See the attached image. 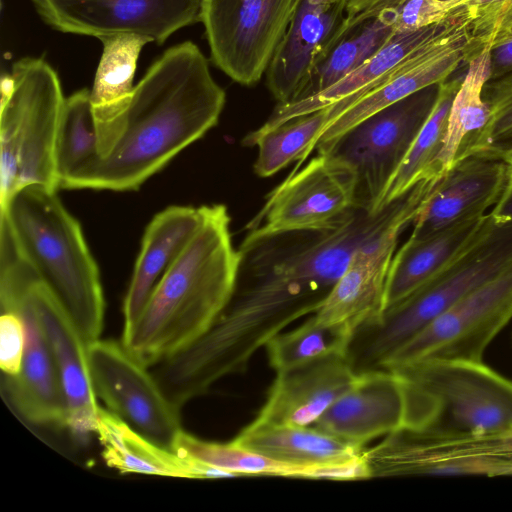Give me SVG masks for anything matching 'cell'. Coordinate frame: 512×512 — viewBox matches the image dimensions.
Here are the masks:
<instances>
[{"instance_id":"obj_1","label":"cell","mask_w":512,"mask_h":512,"mask_svg":"<svg viewBox=\"0 0 512 512\" xmlns=\"http://www.w3.org/2000/svg\"><path fill=\"white\" fill-rule=\"evenodd\" d=\"M225 100L199 47L172 46L134 86L99 138L98 159L68 189H138L217 124Z\"/></svg>"},{"instance_id":"obj_2","label":"cell","mask_w":512,"mask_h":512,"mask_svg":"<svg viewBox=\"0 0 512 512\" xmlns=\"http://www.w3.org/2000/svg\"><path fill=\"white\" fill-rule=\"evenodd\" d=\"M237 266L227 208L204 205L197 231L123 329L124 347L149 368L191 345L228 303Z\"/></svg>"},{"instance_id":"obj_3","label":"cell","mask_w":512,"mask_h":512,"mask_svg":"<svg viewBox=\"0 0 512 512\" xmlns=\"http://www.w3.org/2000/svg\"><path fill=\"white\" fill-rule=\"evenodd\" d=\"M0 224L85 344L99 339L105 303L98 266L56 191L37 185L18 190L0 205Z\"/></svg>"},{"instance_id":"obj_4","label":"cell","mask_w":512,"mask_h":512,"mask_svg":"<svg viewBox=\"0 0 512 512\" xmlns=\"http://www.w3.org/2000/svg\"><path fill=\"white\" fill-rule=\"evenodd\" d=\"M492 216L488 226L436 276L353 334L347 357L356 373L380 369L438 316L512 262V220Z\"/></svg>"},{"instance_id":"obj_5","label":"cell","mask_w":512,"mask_h":512,"mask_svg":"<svg viewBox=\"0 0 512 512\" xmlns=\"http://www.w3.org/2000/svg\"><path fill=\"white\" fill-rule=\"evenodd\" d=\"M65 99L57 72L42 58H20L3 75L0 205L27 186L59 188L56 145Z\"/></svg>"},{"instance_id":"obj_6","label":"cell","mask_w":512,"mask_h":512,"mask_svg":"<svg viewBox=\"0 0 512 512\" xmlns=\"http://www.w3.org/2000/svg\"><path fill=\"white\" fill-rule=\"evenodd\" d=\"M393 370L406 384V429L512 435V380L482 361L430 359Z\"/></svg>"},{"instance_id":"obj_7","label":"cell","mask_w":512,"mask_h":512,"mask_svg":"<svg viewBox=\"0 0 512 512\" xmlns=\"http://www.w3.org/2000/svg\"><path fill=\"white\" fill-rule=\"evenodd\" d=\"M438 85L424 88L375 112L318 148L319 153L336 156L355 170L356 207L375 213L387 184L434 106Z\"/></svg>"},{"instance_id":"obj_8","label":"cell","mask_w":512,"mask_h":512,"mask_svg":"<svg viewBox=\"0 0 512 512\" xmlns=\"http://www.w3.org/2000/svg\"><path fill=\"white\" fill-rule=\"evenodd\" d=\"M363 454L373 477L512 476V435L402 429Z\"/></svg>"},{"instance_id":"obj_9","label":"cell","mask_w":512,"mask_h":512,"mask_svg":"<svg viewBox=\"0 0 512 512\" xmlns=\"http://www.w3.org/2000/svg\"><path fill=\"white\" fill-rule=\"evenodd\" d=\"M299 0H203L201 22L213 64L251 86L266 71Z\"/></svg>"},{"instance_id":"obj_10","label":"cell","mask_w":512,"mask_h":512,"mask_svg":"<svg viewBox=\"0 0 512 512\" xmlns=\"http://www.w3.org/2000/svg\"><path fill=\"white\" fill-rule=\"evenodd\" d=\"M512 319V262L467 294L395 351L380 369L422 360L482 361Z\"/></svg>"},{"instance_id":"obj_11","label":"cell","mask_w":512,"mask_h":512,"mask_svg":"<svg viewBox=\"0 0 512 512\" xmlns=\"http://www.w3.org/2000/svg\"><path fill=\"white\" fill-rule=\"evenodd\" d=\"M87 358L95 394L108 410L147 439L172 450L182 431L180 409L148 367L114 340L90 343Z\"/></svg>"},{"instance_id":"obj_12","label":"cell","mask_w":512,"mask_h":512,"mask_svg":"<svg viewBox=\"0 0 512 512\" xmlns=\"http://www.w3.org/2000/svg\"><path fill=\"white\" fill-rule=\"evenodd\" d=\"M471 21L466 8L457 7L436 34L417 46L329 123L319 137L316 148L331 143L375 112L449 79L459 64H466Z\"/></svg>"},{"instance_id":"obj_13","label":"cell","mask_w":512,"mask_h":512,"mask_svg":"<svg viewBox=\"0 0 512 512\" xmlns=\"http://www.w3.org/2000/svg\"><path fill=\"white\" fill-rule=\"evenodd\" d=\"M357 177L344 160L319 153L293 171L247 224L248 234L321 228L355 206Z\"/></svg>"},{"instance_id":"obj_14","label":"cell","mask_w":512,"mask_h":512,"mask_svg":"<svg viewBox=\"0 0 512 512\" xmlns=\"http://www.w3.org/2000/svg\"><path fill=\"white\" fill-rule=\"evenodd\" d=\"M54 30L98 39L137 34L164 43L183 27L201 22L203 0H31Z\"/></svg>"},{"instance_id":"obj_15","label":"cell","mask_w":512,"mask_h":512,"mask_svg":"<svg viewBox=\"0 0 512 512\" xmlns=\"http://www.w3.org/2000/svg\"><path fill=\"white\" fill-rule=\"evenodd\" d=\"M404 378L389 369L357 373L350 387L314 427L358 447L407 427Z\"/></svg>"},{"instance_id":"obj_16","label":"cell","mask_w":512,"mask_h":512,"mask_svg":"<svg viewBox=\"0 0 512 512\" xmlns=\"http://www.w3.org/2000/svg\"><path fill=\"white\" fill-rule=\"evenodd\" d=\"M31 284L1 309L2 313L18 314L26 331L21 371L13 377L5 376L4 386L10 403L25 420L63 428L65 396L52 350L28 295Z\"/></svg>"},{"instance_id":"obj_17","label":"cell","mask_w":512,"mask_h":512,"mask_svg":"<svg viewBox=\"0 0 512 512\" xmlns=\"http://www.w3.org/2000/svg\"><path fill=\"white\" fill-rule=\"evenodd\" d=\"M28 295L52 350L66 401V428L96 432L99 407L90 375L87 345L48 288L35 280Z\"/></svg>"},{"instance_id":"obj_18","label":"cell","mask_w":512,"mask_h":512,"mask_svg":"<svg viewBox=\"0 0 512 512\" xmlns=\"http://www.w3.org/2000/svg\"><path fill=\"white\" fill-rule=\"evenodd\" d=\"M508 186V166L498 157L473 154L443 176L413 220L411 236L424 237L486 214Z\"/></svg>"},{"instance_id":"obj_19","label":"cell","mask_w":512,"mask_h":512,"mask_svg":"<svg viewBox=\"0 0 512 512\" xmlns=\"http://www.w3.org/2000/svg\"><path fill=\"white\" fill-rule=\"evenodd\" d=\"M408 226L396 225L359 248L313 315L322 322L344 326L353 334L379 319L385 310L388 272L398 238Z\"/></svg>"},{"instance_id":"obj_20","label":"cell","mask_w":512,"mask_h":512,"mask_svg":"<svg viewBox=\"0 0 512 512\" xmlns=\"http://www.w3.org/2000/svg\"><path fill=\"white\" fill-rule=\"evenodd\" d=\"M356 375L347 355L330 356L277 372L256 420L300 427L314 425L350 387Z\"/></svg>"},{"instance_id":"obj_21","label":"cell","mask_w":512,"mask_h":512,"mask_svg":"<svg viewBox=\"0 0 512 512\" xmlns=\"http://www.w3.org/2000/svg\"><path fill=\"white\" fill-rule=\"evenodd\" d=\"M347 3L348 0H299L266 71L267 87L278 103L292 99L316 57L342 26Z\"/></svg>"},{"instance_id":"obj_22","label":"cell","mask_w":512,"mask_h":512,"mask_svg":"<svg viewBox=\"0 0 512 512\" xmlns=\"http://www.w3.org/2000/svg\"><path fill=\"white\" fill-rule=\"evenodd\" d=\"M202 217L203 206H170L149 222L123 302L124 328L137 319L161 277L197 231Z\"/></svg>"},{"instance_id":"obj_23","label":"cell","mask_w":512,"mask_h":512,"mask_svg":"<svg viewBox=\"0 0 512 512\" xmlns=\"http://www.w3.org/2000/svg\"><path fill=\"white\" fill-rule=\"evenodd\" d=\"M446 20L420 30L394 33L375 55L336 84L303 100L278 103L268 120L259 129L267 130L295 117L326 107L329 116L328 125L417 46L436 34Z\"/></svg>"},{"instance_id":"obj_24","label":"cell","mask_w":512,"mask_h":512,"mask_svg":"<svg viewBox=\"0 0 512 512\" xmlns=\"http://www.w3.org/2000/svg\"><path fill=\"white\" fill-rule=\"evenodd\" d=\"M492 217L490 212L459 221L428 236L410 235L392 258L385 310L406 299L443 270L488 226Z\"/></svg>"},{"instance_id":"obj_25","label":"cell","mask_w":512,"mask_h":512,"mask_svg":"<svg viewBox=\"0 0 512 512\" xmlns=\"http://www.w3.org/2000/svg\"><path fill=\"white\" fill-rule=\"evenodd\" d=\"M96 433L106 464L122 473L189 479L238 477L230 471L179 456L147 439L109 410L99 409Z\"/></svg>"},{"instance_id":"obj_26","label":"cell","mask_w":512,"mask_h":512,"mask_svg":"<svg viewBox=\"0 0 512 512\" xmlns=\"http://www.w3.org/2000/svg\"><path fill=\"white\" fill-rule=\"evenodd\" d=\"M491 75V49L486 48L467 63L450 107L442 145L424 179L442 178L458 162L476 153L490 119V109L482 93Z\"/></svg>"},{"instance_id":"obj_27","label":"cell","mask_w":512,"mask_h":512,"mask_svg":"<svg viewBox=\"0 0 512 512\" xmlns=\"http://www.w3.org/2000/svg\"><path fill=\"white\" fill-rule=\"evenodd\" d=\"M394 33L383 10L353 18L345 16L289 101L309 98L336 84L375 55Z\"/></svg>"},{"instance_id":"obj_28","label":"cell","mask_w":512,"mask_h":512,"mask_svg":"<svg viewBox=\"0 0 512 512\" xmlns=\"http://www.w3.org/2000/svg\"><path fill=\"white\" fill-rule=\"evenodd\" d=\"M233 441L267 458L302 468L347 459L362 451V447L315 427L280 425L256 419Z\"/></svg>"},{"instance_id":"obj_29","label":"cell","mask_w":512,"mask_h":512,"mask_svg":"<svg viewBox=\"0 0 512 512\" xmlns=\"http://www.w3.org/2000/svg\"><path fill=\"white\" fill-rule=\"evenodd\" d=\"M102 55L90 90L97 135L103 134L119 115L131 94L137 61L148 37L116 34L99 39Z\"/></svg>"},{"instance_id":"obj_30","label":"cell","mask_w":512,"mask_h":512,"mask_svg":"<svg viewBox=\"0 0 512 512\" xmlns=\"http://www.w3.org/2000/svg\"><path fill=\"white\" fill-rule=\"evenodd\" d=\"M328 108L295 117L276 127L248 133L242 140L245 146H257L254 171L269 177L293 161L300 164L316 147L328 123ZM297 165V167L300 166Z\"/></svg>"},{"instance_id":"obj_31","label":"cell","mask_w":512,"mask_h":512,"mask_svg":"<svg viewBox=\"0 0 512 512\" xmlns=\"http://www.w3.org/2000/svg\"><path fill=\"white\" fill-rule=\"evenodd\" d=\"M463 77L464 75L449 78L438 85L434 106L401 165L387 184L375 213L401 198L424 179L442 145L450 107Z\"/></svg>"},{"instance_id":"obj_32","label":"cell","mask_w":512,"mask_h":512,"mask_svg":"<svg viewBox=\"0 0 512 512\" xmlns=\"http://www.w3.org/2000/svg\"><path fill=\"white\" fill-rule=\"evenodd\" d=\"M98 157L91 94L83 88L66 97L63 105L56 145L58 187L67 189Z\"/></svg>"},{"instance_id":"obj_33","label":"cell","mask_w":512,"mask_h":512,"mask_svg":"<svg viewBox=\"0 0 512 512\" xmlns=\"http://www.w3.org/2000/svg\"><path fill=\"white\" fill-rule=\"evenodd\" d=\"M352 337L346 327L322 322L312 315L299 327L274 336L265 347L270 366L280 372L330 356L347 355Z\"/></svg>"},{"instance_id":"obj_34","label":"cell","mask_w":512,"mask_h":512,"mask_svg":"<svg viewBox=\"0 0 512 512\" xmlns=\"http://www.w3.org/2000/svg\"><path fill=\"white\" fill-rule=\"evenodd\" d=\"M172 451L181 457L230 471L237 476L266 475L298 478L303 469L250 451L233 440L229 443L210 442L183 430L176 437Z\"/></svg>"},{"instance_id":"obj_35","label":"cell","mask_w":512,"mask_h":512,"mask_svg":"<svg viewBox=\"0 0 512 512\" xmlns=\"http://www.w3.org/2000/svg\"><path fill=\"white\" fill-rule=\"evenodd\" d=\"M490 119L476 153L500 158L512 149V68L490 77L483 88Z\"/></svg>"},{"instance_id":"obj_36","label":"cell","mask_w":512,"mask_h":512,"mask_svg":"<svg viewBox=\"0 0 512 512\" xmlns=\"http://www.w3.org/2000/svg\"><path fill=\"white\" fill-rule=\"evenodd\" d=\"M460 6V0H404L383 9L395 33L427 28L446 20Z\"/></svg>"},{"instance_id":"obj_37","label":"cell","mask_w":512,"mask_h":512,"mask_svg":"<svg viewBox=\"0 0 512 512\" xmlns=\"http://www.w3.org/2000/svg\"><path fill=\"white\" fill-rule=\"evenodd\" d=\"M26 347L23 319L16 313H2L0 318V367L7 377L20 373Z\"/></svg>"},{"instance_id":"obj_38","label":"cell","mask_w":512,"mask_h":512,"mask_svg":"<svg viewBox=\"0 0 512 512\" xmlns=\"http://www.w3.org/2000/svg\"><path fill=\"white\" fill-rule=\"evenodd\" d=\"M373 477L363 450L350 458L304 467L298 478L353 481Z\"/></svg>"},{"instance_id":"obj_39","label":"cell","mask_w":512,"mask_h":512,"mask_svg":"<svg viewBox=\"0 0 512 512\" xmlns=\"http://www.w3.org/2000/svg\"><path fill=\"white\" fill-rule=\"evenodd\" d=\"M404 0H348L346 17L353 18L360 15H371L393 7Z\"/></svg>"},{"instance_id":"obj_40","label":"cell","mask_w":512,"mask_h":512,"mask_svg":"<svg viewBox=\"0 0 512 512\" xmlns=\"http://www.w3.org/2000/svg\"><path fill=\"white\" fill-rule=\"evenodd\" d=\"M492 76L512 68V40L505 42L491 50Z\"/></svg>"},{"instance_id":"obj_41","label":"cell","mask_w":512,"mask_h":512,"mask_svg":"<svg viewBox=\"0 0 512 512\" xmlns=\"http://www.w3.org/2000/svg\"><path fill=\"white\" fill-rule=\"evenodd\" d=\"M491 212L502 220H512V189L505 190Z\"/></svg>"},{"instance_id":"obj_42","label":"cell","mask_w":512,"mask_h":512,"mask_svg":"<svg viewBox=\"0 0 512 512\" xmlns=\"http://www.w3.org/2000/svg\"><path fill=\"white\" fill-rule=\"evenodd\" d=\"M512 40V21L502 27L501 29L497 30L491 37L486 41L484 44L483 49H493L505 42Z\"/></svg>"},{"instance_id":"obj_43","label":"cell","mask_w":512,"mask_h":512,"mask_svg":"<svg viewBox=\"0 0 512 512\" xmlns=\"http://www.w3.org/2000/svg\"><path fill=\"white\" fill-rule=\"evenodd\" d=\"M500 159L506 162L508 166V186L507 189H512V149L506 151L500 156Z\"/></svg>"}]
</instances>
